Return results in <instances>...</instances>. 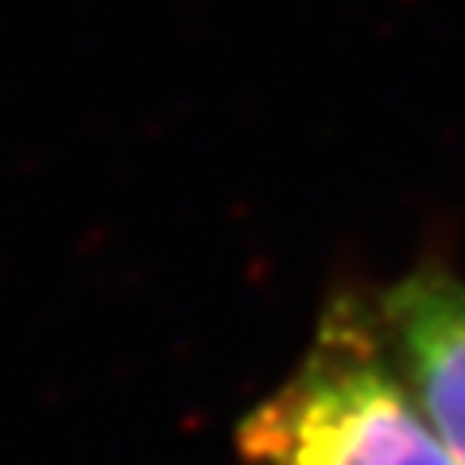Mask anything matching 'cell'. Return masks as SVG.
I'll list each match as a JSON object with an SVG mask.
<instances>
[{
  "label": "cell",
  "instance_id": "6da1fadb",
  "mask_svg": "<svg viewBox=\"0 0 465 465\" xmlns=\"http://www.w3.org/2000/svg\"><path fill=\"white\" fill-rule=\"evenodd\" d=\"M232 442L244 465H458L361 291L326 302L307 353Z\"/></svg>",
  "mask_w": 465,
  "mask_h": 465
},
{
  "label": "cell",
  "instance_id": "7a4b0ae2",
  "mask_svg": "<svg viewBox=\"0 0 465 465\" xmlns=\"http://www.w3.org/2000/svg\"><path fill=\"white\" fill-rule=\"evenodd\" d=\"M376 311L403 376L465 465V280L423 264L384 287Z\"/></svg>",
  "mask_w": 465,
  "mask_h": 465
}]
</instances>
